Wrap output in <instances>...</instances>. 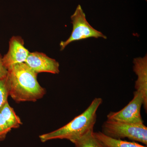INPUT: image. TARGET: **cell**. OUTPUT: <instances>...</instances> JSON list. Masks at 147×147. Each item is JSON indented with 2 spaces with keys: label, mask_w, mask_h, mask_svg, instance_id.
<instances>
[{
  "label": "cell",
  "mask_w": 147,
  "mask_h": 147,
  "mask_svg": "<svg viewBox=\"0 0 147 147\" xmlns=\"http://www.w3.org/2000/svg\"><path fill=\"white\" fill-rule=\"evenodd\" d=\"M37 74L25 63L7 69L6 76L9 95L15 102H35L43 97L46 91L37 80Z\"/></svg>",
  "instance_id": "6da1fadb"
},
{
  "label": "cell",
  "mask_w": 147,
  "mask_h": 147,
  "mask_svg": "<svg viewBox=\"0 0 147 147\" xmlns=\"http://www.w3.org/2000/svg\"><path fill=\"white\" fill-rule=\"evenodd\" d=\"M102 102V98H96L83 113L64 126L40 135V141L45 142L54 139H67L72 142L89 131H94L97 119L96 113Z\"/></svg>",
  "instance_id": "7a4b0ae2"
},
{
  "label": "cell",
  "mask_w": 147,
  "mask_h": 147,
  "mask_svg": "<svg viewBox=\"0 0 147 147\" xmlns=\"http://www.w3.org/2000/svg\"><path fill=\"white\" fill-rule=\"evenodd\" d=\"M101 132L113 139L127 138L147 145V127L144 123H128L107 119L102 124Z\"/></svg>",
  "instance_id": "3957f363"
},
{
  "label": "cell",
  "mask_w": 147,
  "mask_h": 147,
  "mask_svg": "<svg viewBox=\"0 0 147 147\" xmlns=\"http://www.w3.org/2000/svg\"><path fill=\"white\" fill-rule=\"evenodd\" d=\"M73 29L70 36L65 41L60 43L61 50H63L69 43L74 41L86 39L89 38H102L107 37L100 32L94 28L87 21L86 16L81 6L79 5L75 12L71 16Z\"/></svg>",
  "instance_id": "277c9868"
},
{
  "label": "cell",
  "mask_w": 147,
  "mask_h": 147,
  "mask_svg": "<svg viewBox=\"0 0 147 147\" xmlns=\"http://www.w3.org/2000/svg\"><path fill=\"white\" fill-rule=\"evenodd\" d=\"M144 101L142 94L135 91L132 100L119 111L109 113L107 115V119L128 123H144L141 115Z\"/></svg>",
  "instance_id": "5b68a950"
},
{
  "label": "cell",
  "mask_w": 147,
  "mask_h": 147,
  "mask_svg": "<svg viewBox=\"0 0 147 147\" xmlns=\"http://www.w3.org/2000/svg\"><path fill=\"white\" fill-rule=\"evenodd\" d=\"M25 63L37 74L41 72L57 74L60 72L59 62L43 53H30Z\"/></svg>",
  "instance_id": "8992f818"
},
{
  "label": "cell",
  "mask_w": 147,
  "mask_h": 147,
  "mask_svg": "<svg viewBox=\"0 0 147 147\" xmlns=\"http://www.w3.org/2000/svg\"><path fill=\"white\" fill-rule=\"evenodd\" d=\"M30 53L24 46V40L20 36H13L9 41L7 53L3 57L4 65L7 69L11 66L25 63Z\"/></svg>",
  "instance_id": "52a82bcc"
},
{
  "label": "cell",
  "mask_w": 147,
  "mask_h": 147,
  "mask_svg": "<svg viewBox=\"0 0 147 147\" xmlns=\"http://www.w3.org/2000/svg\"><path fill=\"white\" fill-rule=\"evenodd\" d=\"M133 70L138 78L135 82L136 91L140 92L144 98L143 106L147 111V56L143 58H135L133 61Z\"/></svg>",
  "instance_id": "ba28073f"
},
{
  "label": "cell",
  "mask_w": 147,
  "mask_h": 147,
  "mask_svg": "<svg viewBox=\"0 0 147 147\" xmlns=\"http://www.w3.org/2000/svg\"><path fill=\"white\" fill-rule=\"evenodd\" d=\"M94 136L105 147H147L134 142H127L121 139L110 138L103 134L101 131L94 132Z\"/></svg>",
  "instance_id": "9c48e42d"
},
{
  "label": "cell",
  "mask_w": 147,
  "mask_h": 147,
  "mask_svg": "<svg viewBox=\"0 0 147 147\" xmlns=\"http://www.w3.org/2000/svg\"><path fill=\"white\" fill-rule=\"evenodd\" d=\"M0 113L11 129L18 128L22 124L21 119L9 105L8 101L0 110Z\"/></svg>",
  "instance_id": "30bf717a"
},
{
  "label": "cell",
  "mask_w": 147,
  "mask_h": 147,
  "mask_svg": "<svg viewBox=\"0 0 147 147\" xmlns=\"http://www.w3.org/2000/svg\"><path fill=\"white\" fill-rule=\"evenodd\" d=\"M94 131H89L72 143L75 147H105L94 136Z\"/></svg>",
  "instance_id": "8fae6325"
},
{
  "label": "cell",
  "mask_w": 147,
  "mask_h": 147,
  "mask_svg": "<svg viewBox=\"0 0 147 147\" xmlns=\"http://www.w3.org/2000/svg\"><path fill=\"white\" fill-rule=\"evenodd\" d=\"M9 96L6 77L0 80V110L8 101Z\"/></svg>",
  "instance_id": "7c38bea8"
},
{
  "label": "cell",
  "mask_w": 147,
  "mask_h": 147,
  "mask_svg": "<svg viewBox=\"0 0 147 147\" xmlns=\"http://www.w3.org/2000/svg\"><path fill=\"white\" fill-rule=\"evenodd\" d=\"M11 130V129L0 113V141H3Z\"/></svg>",
  "instance_id": "4fadbf2b"
},
{
  "label": "cell",
  "mask_w": 147,
  "mask_h": 147,
  "mask_svg": "<svg viewBox=\"0 0 147 147\" xmlns=\"http://www.w3.org/2000/svg\"><path fill=\"white\" fill-rule=\"evenodd\" d=\"M3 57L0 54V80L6 77L7 74V70L3 63Z\"/></svg>",
  "instance_id": "5bb4252c"
}]
</instances>
